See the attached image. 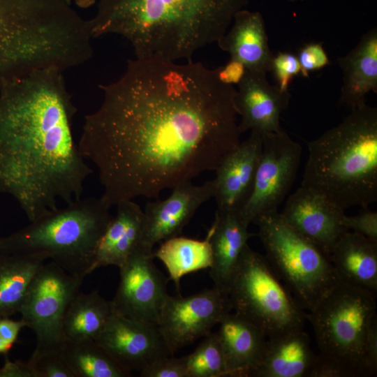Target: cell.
Here are the masks:
<instances>
[{
    "label": "cell",
    "instance_id": "cell-21",
    "mask_svg": "<svg viewBox=\"0 0 377 377\" xmlns=\"http://www.w3.org/2000/svg\"><path fill=\"white\" fill-rule=\"evenodd\" d=\"M232 22V27L216 42L219 47L230 59L240 61L247 71H271L274 54L262 16L257 12L240 10Z\"/></svg>",
    "mask_w": 377,
    "mask_h": 377
},
{
    "label": "cell",
    "instance_id": "cell-6",
    "mask_svg": "<svg viewBox=\"0 0 377 377\" xmlns=\"http://www.w3.org/2000/svg\"><path fill=\"white\" fill-rule=\"evenodd\" d=\"M101 198H80L48 211L36 220L0 237V253L45 254L66 272L90 274L96 245L112 216Z\"/></svg>",
    "mask_w": 377,
    "mask_h": 377
},
{
    "label": "cell",
    "instance_id": "cell-7",
    "mask_svg": "<svg viewBox=\"0 0 377 377\" xmlns=\"http://www.w3.org/2000/svg\"><path fill=\"white\" fill-rule=\"evenodd\" d=\"M270 267L309 311L337 281L330 256L291 228L278 211L253 221Z\"/></svg>",
    "mask_w": 377,
    "mask_h": 377
},
{
    "label": "cell",
    "instance_id": "cell-38",
    "mask_svg": "<svg viewBox=\"0 0 377 377\" xmlns=\"http://www.w3.org/2000/svg\"><path fill=\"white\" fill-rule=\"evenodd\" d=\"M246 72L245 66L239 61L230 59L225 64L217 68L219 80L224 84H238Z\"/></svg>",
    "mask_w": 377,
    "mask_h": 377
},
{
    "label": "cell",
    "instance_id": "cell-28",
    "mask_svg": "<svg viewBox=\"0 0 377 377\" xmlns=\"http://www.w3.org/2000/svg\"><path fill=\"white\" fill-rule=\"evenodd\" d=\"M154 258L165 266L170 279L179 290L181 279L191 272L210 268L212 265V251L207 233L206 239L198 240L176 236L163 241L156 251Z\"/></svg>",
    "mask_w": 377,
    "mask_h": 377
},
{
    "label": "cell",
    "instance_id": "cell-8",
    "mask_svg": "<svg viewBox=\"0 0 377 377\" xmlns=\"http://www.w3.org/2000/svg\"><path fill=\"white\" fill-rule=\"evenodd\" d=\"M231 309L258 327L267 338L303 330L306 312L270 267L248 244L225 290Z\"/></svg>",
    "mask_w": 377,
    "mask_h": 377
},
{
    "label": "cell",
    "instance_id": "cell-16",
    "mask_svg": "<svg viewBox=\"0 0 377 377\" xmlns=\"http://www.w3.org/2000/svg\"><path fill=\"white\" fill-rule=\"evenodd\" d=\"M344 212L320 194L300 186L279 213L291 228L330 256L337 240L348 230L342 223Z\"/></svg>",
    "mask_w": 377,
    "mask_h": 377
},
{
    "label": "cell",
    "instance_id": "cell-22",
    "mask_svg": "<svg viewBox=\"0 0 377 377\" xmlns=\"http://www.w3.org/2000/svg\"><path fill=\"white\" fill-rule=\"evenodd\" d=\"M330 258L339 281L376 295L377 242L347 230L333 246Z\"/></svg>",
    "mask_w": 377,
    "mask_h": 377
},
{
    "label": "cell",
    "instance_id": "cell-26",
    "mask_svg": "<svg viewBox=\"0 0 377 377\" xmlns=\"http://www.w3.org/2000/svg\"><path fill=\"white\" fill-rule=\"evenodd\" d=\"M47 259L42 253H0V318L19 312L33 278Z\"/></svg>",
    "mask_w": 377,
    "mask_h": 377
},
{
    "label": "cell",
    "instance_id": "cell-14",
    "mask_svg": "<svg viewBox=\"0 0 377 377\" xmlns=\"http://www.w3.org/2000/svg\"><path fill=\"white\" fill-rule=\"evenodd\" d=\"M169 197L147 203L144 211V223L140 247L153 251L160 242L178 236L197 209L213 198L214 180L201 185L191 182L174 187Z\"/></svg>",
    "mask_w": 377,
    "mask_h": 377
},
{
    "label": "cell",
    "instance_id": "cell-17",
    "mask_svg": "<svg viewBox=\"0 0 377 377\" xmlns=\"http://www.w3.org/2000/svg\"><path fill=\"white\" fill-rule=\"evenodd\" d=\"M237 87L235 104L241 116L238 124L241 133L251 131L263 136L282 129L280 119L290 103L288 90L270 84L266 73L246 69Z\"/></svg>",
    "mask_w": 377,
    "mask_h": 377
},
{
    "label": "cell",
    "instance_id": "cell-5",
    "mask_svg": "<svg viewBox=\"0 0 377 377\" xmlns=\"http://www.w3.org/2000/svg\"><path fill=\"white\" fill-rule=\"evenodd\" d=\"M301 186L344 211L377 200V108L366 103L308 142Z\"/></svg>",
    "mask_w": 377,
    "mask_h": 377
},
{
    "label": "cell",
    "instance_id": "cell-29",
    "mask_svg": "<svg viewBox=\"0 0 377 377\" xmlns=\"http://www.w3.org/2000/svg\"><path fill=\"white\" fill-rule=\"evenodd\" d=\"M60 349L74 377H129L123 367L95 340L73 342L64 340Z\"/></svg>",
    "mask_w": 377,
    "mask_h": 377
},
{
    "label": "cell",
    "instance_id": "cell-2",
    "mask_svg": "<svg viewBox=\"0 0 377 377\" xmlns=\"http://www.w3.org/2000/svg\"><path fill=\"white\" fill-rule=\"evenodd\" d=\"M63 72L38 68L0 89V192L30 222L57 208L58 200L82 198L93 172L74 140L77 109Z\"/></svg>",
    "mask_w": 377,
    "mask_h": 377
},
{
    "label": "cell",
    "instance_id": "cell-39",
    "mask_svg": "<svg viewBox=\"0 0 377 377\" xmlns=\"http://www.w3.org/2000/svg\"><path fill=\"white\" fill-rule=\"evenodd\" d=\"M27 327L26 323L20 320H13L8 318H0V338L8 345L13 346L16 342L20 330Z\"/></svg>",
    "mask_w": 377,
    "mask_h": 377
},
{
    "label": "cell",
    "instance_id": "cell-13",
    "mask_svg": "<svg viewBox=\"0 0 377 377\" xmlns=\"http://www.w3.org/2000/svg\"><path fill=\"white\" fill-rule=\"evenodd\" d=\"M153 251L138 247L119 268L120 281L111 300L113 312L157 325L169 295L168 279L154 263Z\"/></svg>",
    "mask_w": 377,
    "mask_h": 377
},
{
    "label": "cell",
    "instance_id": "cell-1",
    "mask_svg": "<svg viewBox=\"0 0 377 377\" xmlns=\"http://www.w3.org/2000/svg\"><path fill=\"white\" fill-rule=\"evenodd\" d=\"M99 88L102 103L85 116L78 147L97 168L110 207L215 171L241 142L236 88L217 68L135 58Z\"/></svg>",
    "mask_w": 377,
    "mask_h": 377
},
{
    "label": "cell",
    "instance_id": "cell-30",
    "mask_svg": "<svg viewBox=\"0 0 377 377\" xmlns=\"http://www.w3.org/2000/svg\"><path fill=\"white\" fill-rule=\"evenodd\" d=\"M186 377H228L223 349L216 332H210L185 355Z\"/></svg>",
    "mask_w": 377,
    "mask_h": 377
},
{
    "label": "cell",
    "instance_id": "cell-10",
    "mask_svg": "<svg viewBox=\"0 0 377 377\" xmlns=\"http://www.w3.org/2000/svg\"><path fill=\"white\" fill-rule=\"evenodd\" d=\"M84 278L66 272L53 261L45 264L33 278L19 312L36 335V350L60 348L62 323Z\"/></svg>",
    "mask_w": 377,
    "mask_h": 377
},
{
    "label": "cell",
    "instance_id": "cell-24",
    "mask_svg": "<svg viewBox=\"0 0 377 377\" xmlns=\"http://www.w3.org/2000/svg\"><path fill=\"white\" fill-rule=\"evenodd\" d=\"M338 64L343 73L341 103L351 110L365 104L367 94L377 92L376 29L365 33Z\"/></svg>",
    "mask_w": 377,
    "mask_h": 377
},
{
    "label": "cell",
    "instance_id": "cell-40",
    "mask_svg": "<svg viewBox=\"0 0 377 377\" xmlns=\"http://www.w3.org/2000/svg\"><path fill=\"white\" fill-rule=\"evenodd\" d=\"M4 365L0 368V377H34L27 362L21 360L10 361L5 355Z\"/></svg>",
    "mask_w": 377,
    "mask_h": 377
},
{
    "label": "cell",
    "instance_id": "cell-20",
    "mask_svg": "<svg viewBox=\"0 0 377 377\" xmlns=\"http://www.w3.org/2000/svg\"><path fill=\"white\" fill-rule=\"evenodd\" d=\"M96 245L90 274L101 267L122 266L139 247L142 235L144 211L133 200L117 205Z\"/></svg>",
    "mask_w": 377,
    "mask_h": 377
},
{
    "label": "cell",
    "instance_id": "cell-31",
    "mask_svg": "<svg viewBox=\"0 0 377 377\" xmlns=\"http://www.w3.org/2000/svg\"><path fill=\"white\" fill-rule=\"evenodd\" d=\"M27 364L34 377H74L60 348L35 349Z\"/></svg>",
    "mask_w": 377,
    "mask_h": 377
},
{
    "label": "cell",
    "instance_id": "cell-36",
    "mask_svg": "<svg viewBox=\"0 0 377 377\" xmlns=\"http://www.w3.org/2000/svg\"><path fill=\"white\" fill-rule=\"evenodd\" d=\"M307 377H357L348 366L331 358L316 355Z\"/></svg>",
    "mask_w": 377,
    "mask_h": 377
},
{
    "label": "cell",
    "instance_id": "cell-34",
    "mask_svg": "<svg viewBox=\"0 0 377 377\" xmlns=\"http://www.w3.org/2000/svg\"><path fill=\"white\" fill-rule=\"evenodd\" d=\"M297 59L301 67V75L309 77L311 71L320 70L329 64V57L322 43H309L299 51Z\"/></svg>",
    "mask_w": 377,
    "mask_h": 377
},
{
    "label": "cell",
    "instance_id": "cell-12",
    "mask_svg": "<svg viewBox=\"0 0 377 377\" xmlns=\"http://www.w3.org/2000/svg\"><path fill=\"white\" fill-rule=\"evenodd\" d=\"M231 310L227 294L214 286L186 297L168 295L157 327L173 355L212 332L221 318Z\"/></svg>",
    "mask_w": 377,
    "mask_h": 377
},
{
    "label": "cell",
    "instance_id": "cell-9",
    "mask_svg": "<svg viewBox=\"0 0 377 377\" xmlns=\"http://www.w3.org/2000/svg\"><path fill=\"white\" fill-rule=\"evenodd\" d=\"M376 295L337 280L306 312L320 355L367 376L364 346L369 325L376 316Z\"/></svg>",
    "mask_w": 377,
    "mask_h": 377
},
{
    "label": "cell",
    "instance_id": "cell-27",
    "mask_svg": "<svg viewBox=\"0 0 377 377\" xmlns=\"http://www.w3.org/2000/svg\"><path fill=\"white\" fill-rule=\"evenodd\" d=\"M113 313L111 301L98 290L80 291L70 303L63 319L64 339L78 342L96 340Z\"/></svg>",
    "mask_w": 377,
    "mask_h": 377
},
{
    "label": "cell",
    "instance_id": "cell-23",
    "mask_svg": "<svg viewBox=\"0 0 377 377\" xmlns=\"http://www.w3.org/2000/svg\"><path fill=\"white\" fill-rule=\"evenodd\" d=\"M237 211L216 210L214 221L209 230L212 251L209 268L214 286L225 292L240 255L253 234Z\"/></svg>",
    "mask_w": 377,
    "mask_h": 377
},
{
    "label": "cell",
    "instance_id": "cell-33",
    "mask_svg": "<svg viewBox=\"0 0 377 377\" xmlns=\"http://www.w3.org/2000/svg\"><path fill=\"white\" fill-rule=\"evenodd\" d=\"M141 377H186L185 357H161L140 371Z\"/></svg>",
    "mask_w": 377,
    "mask_h": 377
},
{
    "label": "cell",
    "instance_id": "cell-11",
    "mask_svg": "<svg viewBox=\"0 0 377 377\" xmlns=\"http://www.w3.org/2000/svg\"><path fill=\"white\" fill-rule=\"evenodd\" d=\"M302 148L283 129L263 136V149L251 194L238 214L248 226L278 211L296 177Z\"/></svg>",
    "mask_w": 377,
    "mask_h": 377
},
{
    "label": "cell",
    "instance_id": "cell-18",
    "mask_svg": "<svg viewBox=\"0 0 377 377\" xmlns=\"http://www.w3.org/2000/svg\"><path fill=\"white\" fill-rule=\"evenodd\" d=\"M263 149V135L249 137L228 154L215 170V198L219 211H239L252 191Z\"/></svg>",
    "mask_w": 377,
    "mask_h": 377
},
{
    "label": "cell",
    "instance_id": "cell-32",
    "mask_svg": "<svg viewBox=\"0 0 377 377\" xmlns=\"http://www.w3.org/2000/svg\"><path fill=\"white\" fill-rule=\"evenodd\" d=\"M276 86L283 91L288 90L293 77L301 72L297 57L290 52H279L274 55L272 63Z\"/></svg>",
    "mask_w": 377,
    "mask_h": 377
},
{
    "label": "cell",
    "instance_id": "cell-41",
    "mask_svg": "<svg viewBox=\"0 0 377 377\" xmlns=\"http://www.w3.org/2000/svg\"><path fill=\"white\" fill-rule=\"evenodd\" d=\"M68 4H75L77 7L82 8H87L93 6L96 3V0H64Z\"/></svg>",
    "mask_w": 377,
    "mask_h": 377
},
{
    "label": "cell",
    "instance_id": "cell-3",
    "mask_svg": "<svg viewBox=\"0 0 377 377\" xmlns=\"http://www.w3.org/2000/svg\"><path fill=\"white\" fill-rule=\"evenodd\" d=\"M245 0H100L89 20L93 38L126 39L135 58L191 60L228 31Z\"/></svg>",
    "mask_w": 377,
    "mask_h": 377
},
{
    "label": "cell",
    "instance_id": "cell-4",
    "mask_svg": "<svg viewBox=\"0 0 377 377\" xmlns=\"http://www.w3.org/2000/svg\"><path fill=\"white\" fill-rule=\"evenodd\" d=\"M87 24L64 0H0V89L45 67L80 66Z\"/></svg>",
    "mask_w": 377,
    "mask_h": 377
},
{
    "label": "cell",
    "instance_id": "cell-15",
    "mask_svg": "<svg viewBox=\"0 0 377 377\" xmlns=\"http://www.w3.org/2000/svg\"><path fill=\"white\" fill-rule=\"evenodd\" d=\"M123 367L140 371L170 353L157 325L113 312L95 340Z\"/></svg>",
    "mask_w": 377,
    "mask_h": 377
},
{
    "label": "cell",
    "instance_id": "cell-37",
    "mask_svg": "<svg viewBox=\"0 0 377 377\" xmlns=\"http://www.w3.org/2000/svg\"><path fill=\"white\" fill-rule=\"evenodd\" d=\"M364 364L367 376L377 374V316L371 322L364 346Z\"/></svg>",
    "mask_w": 377,
    "mask_h": 377
},
{
    "label": "cell",
    "instance_id": "cell-25",
    "mask_svg": "<svg viewBox=\"0 0 377 377\" xmlns=\"http://www.w3.org/2000/svg\"><path fill=\"white\" fill-rule=\"evenodd\" d=\"M316 356L303 330L268 338L261 361L250 377H307Z\"/></svg>",
    "mask_w": 377,
    "mask_h": 377
},
{
    "label": "cell",
    "instance_id": "cell-42",
    "mask_svg": "<svg viewBox=\"0 0 377 377\" xmlns=\"http://www.w3.org/2000/svg\"><path fill=\"white\" fill-rule=\"evenodd\" d=\"M13 346L6 344L1 338H0V354H8V351Z\"/></svg>",
    "mask_w": 377,
    "mask_h": 377
},
{
    "label": "cell",
    "instance_id": "cell-35",
    "mask_svg": "<svg viewBox=\"0 0 377 377\" xmlns=\"http://www.w3.org/2000/svg\"><path fill=\"white\" fill-rule=\"evenodd\" d=\"M364 211L355 216L343 217L342 223L346 229L352 230L377 242V212L364 208Z\"/></svg>",
    "mask_w": 377,
    "mask_h": 377
},
{
    "label": "cell",
    "instance_id": "cell-19",
    "mask_svg": "<svg viewBox=\"0 0 377 377\" xmlns=\"http://www.w3.org/2000/svg\"><path fill=\"white\" fill-rule=\"evenodd\" d=\"M228 377H250L263 357L267 337L255 324L237 313H226L218 323Z\"/></svg>",
    "mask_w": 377,
    "mask_h": 377
}]
</instances>
